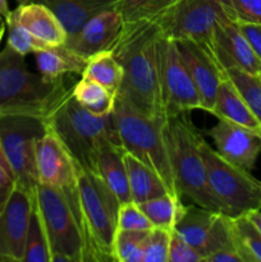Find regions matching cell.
<instances>
[{"instance_id": "obj_1", "label": "cell", "mask_w": 261, "mask_h": 262, "mask_svg": "<svg viewBox=\"0 0 261 262\" xmlns=\"http://www.w3.org/2000/svg\"><path fill=\"white\" fill-rule=\"evenodd\" d=\"M164 32L156 22L124 26L113 53L123 67L118 95L150 118L164 119L160 86V43Z\"/></svg>"}, {"instance_id": "obj_2", "label": "cell", "mask_w": 261, "mask_h": 262, "mask_svg": "<svg viewBox=\"0 0 261 262\" xmlns=\"http://www.w3.org/2000/svg\"><path fill=\"white\" fill-rule=\"evenodd\" d=\"M66 77L50 81L28 71L25 55L5 46L0 51V117L25 115L46 120L72 94Z\"/></svg>"}, {"instance_id": "obj_3", "label": "cell", "mask_w": 261, "mask_h": 262, "mask_svg": "<svg viewBox=\"0 0 261 262\" xmlns=\"http://www.w3.org/2000/svg\"><path fill=\"white\" fill-rule=\"evenodd\" d=\"M163 136L178 193L212 211L224 212L212 193L206 164L201 151L204 137L187 114L168 117L163 122Z\"/></svg>"}, {"instance_id": "obj_4", "label": "cell", "mask_w": 261, "mask_h": 262, "mask_svg": "<svg viewBox=\"0 0 261 262\" xmlns=\"http://www.w3.org/2000/svg\"><path fill=\"white\" fill-rule=\"evenodd\" d=\"M45 123L68 148L81 169L92 170L96 154L105 143L122 146L114 112L106 115L91 114L72 94Z\"/></svg>"}, {"instance_id": "obj_5", "label": "cell", "mask_w": 261, "mask_h": 262, "mask_svg": "<svg viewBox=\"0 0 261 262\" xmlns=\"http://www.w3.org/2000/svg\"><path fill=\"white\" fill-rule=\"evenodd\" d=\"M78 197L86 241V262L115 261L120 201L92 170H78Z\"/></svg>"}, {"instance_id": "obj_6", "label": "cell", "mask_w": 261, "mask_h": 262, "mask_svg": "<svg viewBox=\"0 0 261 262\" xmlns=\"http://www.w3.org/2000/svg\"><path fill=\"white\" fill-rule=\"evenodd\" d=\"M114 115L123 150L154 169L165 182L169 191L181 197L163 136L165 118L155 119L147 117L120 95H117L115 99Z\"/></svg>"}, {"instance_id": "obj_7", "label": "cell", "mask_w": 261, "mask_h": 262, "mask_svg": "<svg viewBox=\"0 0 261 262\" xmlns=\"http://www.w3.org/2000/svg\"><path fill=\"white\" fill-rule=\"evenodd\" d=\"M36 200L45 224L51 262H86L81 214L60 189L38 184Z\"/></svg>"}, {"instance_id": "obj_8", "label": "cell", "mask_w": 261, "mask_h": 262, "mask_svg": "<svg viewBox=\"0 0 261 262\" xmlns=\"http://www.w3.org/2000/svg\"><path fill=\"white\" fill-rule=\"evenodd\" d=\"M201 151L206 164L209 186L225 215L235 217L252 210H261V181L256 179L251 171L225 160L205 138L201 142Z\"/></svg>"}, {"instance_id": "obj_9", "label": "cell", "mask_w": 261, "mask_h": 262, "mask_svg": "<svg viewBox=\"0 0 261 262\" xmlns=\"http://www.w3.org/2000/svg\"><path fill=\"white\" fill-rule=\"evenodd\" d=\"M45 132V120L25 115L0 117L3 155L14 176L15 187L33 196L38 186L36 147Z\"/></svg>"}, {"instance_id": "obj_10", "label": "cell", "mask_w": 261, "mask_h": 262, "mask_svg": "<svg viewBox=\"0 0 261 262\" xmlns=\"http://www.w3.org/2000/svg\"><path fill=\"white\" fill-rule=\"evenodd\" d=\"M174 230L202 256L204 262L209 256L224 250L237 251L245 262L234 220L224 212L212 211L196 204L183 205Z\"/></svg>"}, {"instance_id": "obj_11", "label": "cell", "mask_w": 261, "mask_h": 262, "mask_svg": "<svg viewBox=\"0 0 261 262\" xmlns=\"http://www.w3.org/2000/svg\"><path fill=\"white\" fill-rule=\"evenodd\" d=\"M233 17L229 0H179L159 22L166 37L193 40L209 48L217 20Z\"/></svg>"}, {"instance_id": "obj_12", "label": "cell", "mask_w": 261, "mask_h": 262, "mask_svg": "<svg viewBox=\"0 0 261 262\" xmlns=\"http://www.w3.org/2000/svg\"><path fill=\"white\" fill-rule=\"evenodd\" d=\"M160 86L165 118L193 110L205 112L202 97L182 59L178 45L165 35L160 43Z\"/></svg>"}, {"instance_id": "obj_13", "label": "cell", "mask_w": 261, "mask_h": 262, "mask_svg": "<svg viewBox=\"0 0 261 262\" xmlns=\"http://www.w3.org/2000/svg\"><path fill=\"white\" fill-rule=\"evenodd\" d=\"M36 169L38 184L60 189L81 214L78 197L79 166L58 136L48 127L36 147Z\"/></svg>"}, {"instance_id": "obj_14", "label": "cell", "mask_w": 261, "mask_h": 262, "mask_svg": "<svg viewBox=\"0 0 261 262\" xmlns=\"http://www.w3.org/2000/svg\"><path fill=\"white\" fill-rule=\"evenodd\" d=\"M36 196L14 187L0 212V262H23L26 237Z\"/></svg>"}, {"instance_id": "obj_15", "label": "cell", "mask_w": 261, "mask_h": 262, "mask_svg": "<svg viewBox=\"0 0 261 262\" xmlns=\"http://www.w3.org/2000/svg\"><path fill=\"white\" fill-rule=\"evenodd\" d=\"M209 50L223 71L237 68L252 74L261 71V61L253 53L240 25L233 17L217 20L212 31Z\"/></svg>"}, {"instance_id": "obj_16", "label": "cell", "mask_w": 261, "mask_h": 262, "mask_svg": "<svg viewBox=\"0 0 261 262\" xmlns=\"http://www.w3.org/2000/svg\"><path fill=\"white\" fill-rule=\"evenodd\" d=\"M124 26L119 10H104L90 19L78 32L69 36L66 45L90 59L96 54L113 50L124 31Z\"/></svg>"}, {"instance_id": "obj_17", "label": "cell", "mask_w": 261, "mask_h": 262, "mask_svg": "<svg viewBox=\"0 0 261 262\" xmlns=\"http://www.w3.org/2000/svg\"><path fill=\"white\" fill-rule=\"evenodd\" d=\"M182 59L202 97L205 112L210 113L216 97L217 87L227 74L220 68L209 48L193 40L176 41Z\"/></svg>"}, {"instance_id": "obj_18", "label": "cell", "mask_w": 261, "mask_h": 262, "mask_svg": "<svg viewBox=\"0 0 261 262\" xmlns=\"http://www.w3.org/2000/svg\"><path fill=\"white\" fill-rule=\"evenodd\" d=\"M209 135L220 156L245 170H253L261 152L258 136L224 119H217Z\"/></svg>"}, {"instance_id": "obj_19", "label": "cell", "mask_w": 261, "mask_h": 262, "mask_svg": "<svg viewBox=\"0 0 261 262\" xmlns=\"http://www.w3.org/2000/svg\"><path fill=\"white\" fill-rule=\"evenodd\" d=\"M5 22L20 25L50 46L63 45L68 38L66 28L56 15L48 7L37 2L18 5L14 10H10Z\"/></svg>"}, {"instance_id": "obj_20", "label": "cell", "mask_w": 261, "mask_h": 262, "mask_svg": "<svg viewBox=\"0 0 261 262\" xmlns=\"http://www.w3.org/2000/svg\"><path fill=\"white\" fill-rule=\"evenodd\" d=\"M210 114L217 119L234 123L261 138V123L228 76L223 78L217 87L214 106L210 110Z\"/></svg>"}, {"instance_id": "obj_21", "label": "cell", "mask_w": 261, "mask_h": 262, "mask_svg": "<svg viewBox=\"0 0 261 262\" xmlns=\"http://www.w3.org/2000/svg\"><path fill=\"white\" fill-rule=\"evenodd\" d=\"M48 7L66 28L67 35L78 32L99 13L118 9L120 0H32Z\"/></svg>"}, {"instance_id": "obj_22", "label": "cell", "mask_w": 261, "mask_h": 262, "mask_svg": "<svg viewBox=\"0 0 261 262\" xmlns=\"http://www.w3.org/2000/svg\"><path fill=\"white\" fill-rule=\"evenodd\" d=\"M92 171L102 179L110 191L118 197L120 204L132 201L122 146L112 142L102 145L96 154Z\"/></svg>"}, {"instance_id": "obj_23", "label": "cell", "mask_w": 261, "mask_h": 262, "mask_svg": "<svg viewBox=\"0 0 261 262\" xmlns=\"http://www.w3.org/2000/svg\"><path fill=\"white\" fill-rule=\"evenodd\" d=\"M35 61L41 76L50 81H55L71 73L82 76L89 59L83 58L63 43V45L50 46L45 50L35 53Z\"/></svg>"}, {"instance_id": "obj_24", "label": "cell", "mask_w": 261, "mask_h": 262, "mask_svg": "<svg viewBox=\"0 0 261 262\" xmlns=\"http://www.w3.org/2000/svg\"><path fill=\"white\" fill-rule=\"evenodd\" d=\"M124 163L127 168L130 199L133 202L142 204L165 193H171L165 182L154 169L125 151Z\"/></svg>"}, {"instance_id": "obj_25", "label": "cell", "mask_w": 261, "mask_h": 262, "mask_svg": "<svg viewBox=\"0 0 261 262\" xmlns=\"http://www.w3.org/2000/svg\"><path fill=\"white\" fill-rule=\"evenodd\" d=\"M72 95L83 109L94 115H106L114 112L117 95L94 79L82 76L72 89Z\"/></svg>"}, {"instance_id": "obj_26", "label": "cell", "mask_w": 261, "mask_h": 262, "mask_svg": "<svg viewBox=\"0 0 261 262\" xmlns=\"http://www.w3.org/2000/svg\"><path fill=\"white\" fill-rule=\"evenodd\" d=\"M82 76L99 82L118 95L123 81V67L112 50L104 51L89 59Z\"/></svg>"}, {"instance_id": "obj_27", "label": "cell", "mask_w": 261, "mask_h": 262, "mask_svg": "<svg viewBox=\"0 0 261 262\" xmlns=\"http://www.w3.org/2000/svg\"><path fill=\"white\" fill-rule=\"evenodd\" d=\"M179 0H120L118 10L125 25L136 22L159 23Z\"/></svg>"}, {"instance_id": "obj_28", "label": "cell", "mask_w": 261, "mask_h": 262, "mask_svg": "<svg viewBox=\"0 0 261 262\" xmlns=\"http://www.w3.org/2000/svg\"><path fill=\"white\" fill-rule=\"evenodd\" d=\"M143 214L147 216L153 227L174 230L179 214L183 209L181 197L173 193H165L156 199L138 204Z\"/></svg>"}, {"instance_id": "obj_29", "label": "cell", "mask_w": 261, "mask_h": 262, "mask_svg": "<svg viewBox=\"0 0 261 262\" xmlns=\"http://www.w3.org/2000/svg\"><path fill=\"white\" fill-rule=\"evenodd\" d=\"M23 262H51L48 233H46L40 209H38L37 200H35L32 212H31Z\"/></svg>"}, {"instance_id": "obj_30", "label": "cell", "mask_w": 261, "mask_h": 262, "mask_svg": "<svg viewBox=\"0 0 261 262\" xmlns=\"http://www.w3.org/2000/svg\"><path fill=\"white\" fill-rule=\"evenodd\" d=\"M148 232L118 230L114 242L115 261L143 262L145 260V241Z\"/></svg>"}, {"instance_id": "obj_31", "label": "cell", "mask_w": 261, "mask_h": 262, "mask_svg": "<svg viewBox=\"0 0 261 262\" xmlns=\"http://www.w3.org/2000/svg\"><path fill=\"white\" fill-rule=\"evenodd\" d=\"M225 74L232 79L258 122L261 123V81L257 74L248 73L237 68L227 69Z\"/></svg>"}, {"instance_id": "obj_32", "label": "cell", "mask_w": 261, "mask_h": 262, "mask_svg": "<svg viewBox=\"0 0 261 262\" xmlns=\"http://www.w3.org/2000/svg\"><path fill=\"white\" fill-rule=\"evenodd\" d=\"M245 262H261V233L246 215L233 217Z\"/></svg>"}, {"instance_id": "obj_33", "label": "cell", "mask_w": 261, "mask_h": 262, "mask_svg": "<svg viewBox=\"0 0 261 262\" xmlns=\"http://www.w3.org/2000/svg\"><path fill=\"white\" fill-rule=\"evenodd\" d=\"M8 27V41L7 45L10 46L14 51L19 53L20 55H27V54H35L37 51L45 50L50 48L46 42L36 37L35 35L22 27L20 25H17L14 22H5Z\"/></svg>"}, {"instance_id": "obj_34", "label": "cell", "mask_w": 261, "mask_h": 262, "mask_svg": "<svg viewBox=\"0 0 261 262\" xmlns=\"http://www.w3.org/2000/svg\"><path fill=\"white\" fill-rule=\"evenodd\" d=\"M173 230L154 227L145 241L143 262H168L169 245Z\"/></svg>"}, {"instance_id": "obj_35", "label": "cell", "mask_w": 261, "mask_h": 262, "mask_svg": "<svg viewBox=\"0 0 261 262\" xmlns=\"http://www.w3.org/2000/svg\"><path fill=\"white\" fill-rule=\"evenodd\" d=\"M153 224L147 219L138 204L133 201L120 204L119 217H118V230H137L148 232L153 229Z\"/></svg>"}, {"instance_id": "obj_36", "label": "cell", "mask_w": 261, "mask_h": 262, "mask_svg": "<svg viewBox=\"0 0 261 262\" xmlns=\"http://www.w3.org/2000/svg\"><path fill=\"white\" fill-rule=\"evenodd\" d=\"M168 262H202V256L173 230L169 245Z\"/></svg>"}, {"instance_id": "obj_37", "label": "cell", "mask_w": 261, "mask_h": 262, "mask_svg": "<svg viewBox=\"0 0 261 262\" xmlns=\"http://www.w3.org/2000/svg\"><path fill=\"white\" fill-rule=\"evenodd\" d=\"M238 23L261 26V0H229Z\"/></svg>"}, {"instance_id": "obj_38", "label": "cell", "mask_w": 261, "mask_h": 262, "mask_svg": "<svg viewBox=\"0 0 261 262\" xmlns=\"http://www.w3.org/2000/svg\"><path fill=\"white\" fill-rule=\"evenodd\" d=\"M15 187V179L5 160L4 155H0V212L4 209L8 199Z\"/></svg>"}, {"instance_id": "obj_39", "label": "cell", "mask_w": 261, "mask_h": 262, "mask_svg": "<svg viewBox=\"0 0 261 262\" xmlns=\"http://www.w3.org/2000/svg\"><path fill=\"white\" fill-rule=\"evenodd\" d=\"M238 25L252 48L253 53L261 61V26L248 25V23H238Z\"/></svg>"}, {"instance_id": "obj_40", "label": "cell", "mask_w": 261, "mask_h": 262, "mask_svg": "<svg viewBox=\"0 0 261 262\" xmlns=\"http://www.w3.org/2000/svg\"><path fill=\"white\" fill-rule=\"evenodd\" d=\"M205 262H243V258L237 251L224 250L209 256Z\"/></svg>"}, {"instance_id": "obj_41", "label": "cell", "mask_w": 261, "mask_h": 262, "mask_svg": "<svg viewBox=\"0 0 261 262\" xmlns=\"http://www.w3.org/2000/svg\"><path fill=\"white\" fill-rule=\"evenodd\" d=\"M245 215L250 219V222L255 225L256 229L261 233V210H252V211L247 212V214Z\"/></svg>"}, {"instance_id": "obj_42", "label": "cell", "mask_w": 261, "mask_h": 262, "mask_svg": "<svg viewBox=\"0 0 261 262\" xmlns=\"http://www.w3.org/2000/svg\"><path fill=\"white\" fill-rule=\"evenodd\" d=\"M9 13L10 9L9 7H8V0H0V15L4 17V19H7Z\"/></svg>"}, {"instance_id": "obj_43", "label": "cell", "mask_w": 261, "mask_h": 262, "mask_svg": "<svg viewBox=\"0 0 261 262\" xmlns=\"http://www.w3.org/2000/svg\"><path fill=\"white\" fill-rule=\"evenodd\" d=\"M5 27H7V23H5L4 17H2V15H0V41H2L3 36H4Z\"/></svg>"}, {"instance_id": "obj_44", "label": "cell", "mask_w": 261, "mask_h": 262, "mask_svg": "<svg viewBox=\"0 0 261 262\" xmlns=\"http://www.w3.org/2000/svg\"><path fill=\"white\" fill-rule=\"evenodd\" d=\"M18 3V5H22V4H27V3L32 2V0H15Z\"/></svg>"}, {"instance_id": "obj_45", "label": "cell", "mask_w": 261, "mask_h": 262, "mask_svg": "<svg viewBox=\"0 0 261 262\" xmlns=\"http://www.w3.org/2000/svg\"><path fill=\"white\" fill-rule=\"evenodd\" d=\"M3 154V150H2V142H0V155Z\"/></svg>"}, {"instance_id": "obj_46", "label": "cell", "mask_w": 261, "mask_h": 262, "mask_svg": "<svg viewBox=\"0 0 261 262\" xmlns=\"http://www.w3.org/2000/svg\"><path fill=\"white\" fill-rule=\"evenodd\" d=\"M257 76H258V78H260V81H261V71L258 72V74H257Z\"/></svg>"}]
</instances>
